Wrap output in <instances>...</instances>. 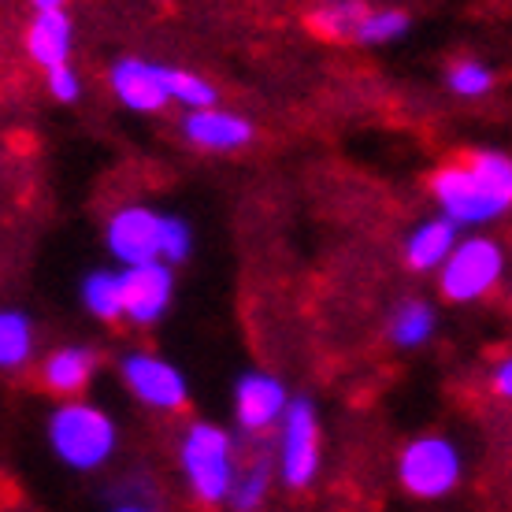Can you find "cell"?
<instances>
[{
	"label": "cell",
	"mask_w": 512,
	"mask_h": 512,
	"mask_svg": "<svg viewBox=\"0 0 512 512\" xmlns=\"http://www.w3.org/2000/svg\"><path fill=\"white\" fill-rule=\"evenodd\" d=\"M49 446L56 461L67 464L71 472H97L116 457L119 427L116 420L82 397H67L60 409L49 416Z\"/></svg>",
	"instance_id": "cell-1"
},
{
	"label": "cell",
	"mask_w": 512,
	"mask_h": 512,
	"mask_svg": "<svg viewBox=\"0 0 512 512\" xmlns=\"http://www.w3.org/2000/svg\"><path fill=\"white\" fill-rule=\"evenodd\" d=\"M179 468L193 501H201V505H227L234 472H238L234 438L219 423H190L179 446Z\"/></svg>",
	"instance_id": "cell-2"
},
{
	"label": "cell",
	"mask_w": 512,
	"mask_h": 512,
	"mask_svg": "<svg viewBox=\"0 0 512 512\" xmlns=\"http://www.w3.org/2000/svg\"><path fill=\"white\" fill-rule=\"evenodd\" d=\"M464 479V457L446 435H420L397 457V483L416 501L449 498Z\"/></svg>",
	"instance_id": "cell-3"
},
{
	"label": "cell",
	"mask_w": 512,
	"mask_h": 512,
	"mask_svg": "<svg viewBox=\"0 0 512 512\" xmlns=\"http://www.w3.org/2000/svg\"><path fill=\"white\" fill-rule=\"evenodd\" d=\"M323 464V435L316 405L305 397H290L279 420V446H275V475L286 490H308L316 483Z\"/></svg>",
	"instance_id": "cell-4"
},
{
	"label": "cell",
	"mask_w": 512,
	"mask_h": 512,
	"mask_svg": "<svg viewBox=\"0 0 512 512\" xmlns=\"http://www.w3.org/2000/svg\"><path fill=\"white\" fill-rule=\"evenodd\" d=\"M501 275H505V249L494 238H457L449 256L438 268V286L449 301L468 305V301H483L490 290H498Z\"/></svg>",
	"instance_id": "cell-5"
},
{
	"label": "cell",
	"mask_w": 512,
	"mask_h": 512,
	"mask_svg": "<svg viewBox=\"0 0 512 512\" xmlns=\"http://www.w3.org/2000/svg\"><path fill=\"white\" fill-rule=\"evenodd\" d=\"M431 193H435L442 219H449L457 231H461V227H483V223H494L498 216L509 212V208L501 205L498 197L479 182V175L468 167V160L438 167L435 179H431Z\"/></svg>",
	"instance_id": "cell-6"
},
{
	"label": "cell",
	"mask_w": 512,
	"mask_h": 512,
	"mask_svg": "<svg viewBox=\"0 0 512 512\" xmlns=\"http://www.w3.org/2000/svg\"><path fill=\"white\" fill-rule=\"evenodd\" d=\"M119 372H123V383L134 394V401H141L145 409L179 412L190 401V383H186L182 368L171 364L167 357H160V353L130 349L123 364H119Z\"/></svg>",
	"instance_id": "cell-7"
},
{
	"label": "cell",
	"mask_w": 512,
	"mask_h": 512,
	"mask_svg": "<svg viewBox=\"0 0 512 512\" xmlns=\"http://www.w3.org/2000/svg\"><path fill=\"white\" fill-rule=\"evenodd\" d=\"M119 290H123V316L119 320L134 327H153L167 316L171 297H175V275L167 264H138V268L119 271Z\"/></svg>",
	"instance_id": "cell-8"
},
{
	"label": "cell",
	"mask_w": 512,
	"mask_h": 512,
	"mask_svg": "<svg viewBox=\"0 0 512 512\" xmlns=\"http://www.w3.org/2000/svg\"><path fill=\"white\" fill-rule=\"evenodd\" d=\"M104 245L127 268L160 260V212L145 205L119 208L104 227Z\"/></svg>",
	"instance_id": "cell-9"
},
{
	"label": "cell",
	"mask_w": 512,
	"mask_h": 512,
	"mask_svg": "<svg viewBox=\"0 0 512 512\" xmlns=\"http://www.w3.org/2000/svg\"><path fill=\"white\" fill-rule=\"evenodd\" d=\"M286 405V383L268 372H245L234 386V420L245 435H268L271 427H279Z\"/></svg>",
	"instance_id": "cell-10"
},
{
	"label": "cell",
	"mask_w": 512,
	"mask_h": 512,
	"mask_svg": "<svg viewBox=\"0 0 512 512\" xmlns=\"http://www.w3.org/2000/svg\"><path fill=\"white\" fill-rule=\"evenodd\" d=\"M108 86L116 93V101L138 116H153L160 108H167V67L153 64V60H116L108 71Z\"/></svg>",
	"instance_id": "cell-11"
},
{
	"label": "cell",
	"mask_w": 512,
	"mask_h": 512,
	"mask_svg": "<svg viewBox=\"0 0 512 512\" xmlns=\"http://www.w3.org/2000/svg\"><path fill=\"white\" fill-rule=\"evenodd\" d=\"M182 134L190 145L205 149V153H234V149H245L253 141V123L238 112H227V108H197V112H186L182 119Z\"/></svg>",
	"instance_id": "cell-12"
},
{
	"label": "cell",
	"mask_w": 512,
	"mask_h": 512,
	"mask_svg": "<svg viewBox=\"0 0 512 512\" xmlns=\"http://www.w3.org/2000/svg\"><path fill=\"white\" fill-rule=\"evenodd\" d=\"M71 49H75V23L64 8H49V12H38L34 23L26 30V52L38 67H60L71 60Z\"/></svg>",
	"instance_id": "cell-13"
},
{
	"label": "cell",
	"mask_w": 512,
	"mask_h": 512,
	"mask_svg": "<svg viewBox=\"0 0 512 512\" xmlns=\"http://www.w3.org/2000/svg\"><path fill=\"white\" fill-rule=\"evenodd\" d=\"M93 372H97V357L86 346H64L49 353L41 364V383L49 386L52 394L60 397H78L90 386Z\"/></svg>",
	"instance_id": "cell-14"
},
{
	"label": "cell",
	"mask_w": 512,
	"mask_h": 512,
	"mask_svg": "<svg viewBox=\"0 0 512 512\" xmlns=\"http://www.w3.org/2000/svg\"><path fill=\"white\" fill-rule=\"evenodd\" d=\"M453 245H457V227L449 219H423L405 242V264L412 271H438Z\"/></svg>",
	"instance_id": "cell-15"
},
{
	"label": "cell",
	"mask_w": 512,
	"mask_h": 512,
	"mask_svg": "<svg viewBox=\"0 0 512 512\" xmlns=\"http://www.w3.org/2000/svg\"><path fill=\"white\" fill-rule=\"evenodd\" d=\"M34 357V323L19 308H0V372H19Z\"/></svg>",
	"instance_id": "cell-16"
},
{
	"label": "cell",
	"mask_w": 512,
	"mask_h": 512,
	"mask_svg": "<svg viewBox=\"0 0 512 512\" xmlns=\"http://www.w3.org/2000/svg\"><path fill=\"white\" fill-rule=\"evenodd\" d=\"M271 479H275V468L268 461H249L238 464L231 483V494H227V505L234 512H256L271 494Z\"/></svg>",
	"instance_id": "cell-17"
},
{
	"label": "cell",
	"mask_w": 512,
	"mask_h": 512,
	"mask_svg": "<svg viewBox=\"0 0 512 512\" xmlns=\"http://www.w3.org/2000/svg\"><path fill=\"white\" fill-rule=\"evenodd\" d=\"M435 327V308L427 305V301H405L394 312V320H390V338L401 349H420L431 342Z\"/></svg>",
	"instance_id": "cell-18"
},
{
	"label": "cell",
	"mask_w": 512,
	"mask_h": 512,
	"mask_svg": "<svg viewBox=\"0 0 512 512\" xmlns=\"http://www.w3.org/2000/svg\"><path fill=\"white\" fill-rule=\"evenodd\" d=\"M364 4L360 0H327L320 4L316 12H312V30L320 34V38H331V41H346V38H357V26L364 19Z\"/></svg>",
	"instance_id": "cell-19"
},
{
	"label": "cell",
	"mask_w": 512,
	"mask_h": 512,
	"mask_svg": "<svg viewBox=\"0 0 512 512\" xmlns=\"http://www.w3.org/2000/svg\"><path fill=\"white\" fill-rule=\"evenodd\" d=\"M82 305L90 308L97 320L116 323L123 316V290H119V271H90L82 279Z\"/></svg>",
	"instance_id": "cell-20"
},
{
	"label": "cell",
	"mask_w": 512,
	"mask_h": 512,
	"mask_svg": "<svg viewBox=\"0 0 512 512\" xmlns=\"http://www.w3.org/2000/svg\"><path fill=\"white\" fill-rule=\"evenodd\" d=\"M464 160H468V167L479 175V182L498 197L501 205L509 208L512 205V160H509V153H498V149H479V153H468Z\"/></svg>",
	"instance_id": "cell-21"
},
{
	"label": "cell",
	"mask_w": 512,
	"mask_h": 512,
	"mask_svg": "<svg viewBox=\"0 0 512 512\" xmlns=\"http://www.w3.org/2000/svg\"><path fill=\"white\" fill-rule=\"evenodd\" d=\"M167 101L182 104L186 112H197V108H212V104H216V86H212L208 78L193 75V71L167 67Z\"/></svg>",
	"instance_id": "cell-22"
},
{
	"label": "cell",
	"mask_w": 512,
	"mask_h": 512,
	"mask_svg": "<svg viewBox=\"0 0 512 512\" xmlns=\"http://www.w3.org/2000/svg\"><path fill=\"white\" fill-rule=\"evenodd\" d=\"M409 30V15L397 12V8H379V12H364L357 26V41L364 45H386V41H397Z\"/></svg>",
	"instance_id": "cell-23"
},
{
	"label": "cell",
	"mask_w": 512,
	"mask_h": 512,
	"mask_svg": "<svg viewBox=\"0 0 512 512\" xmlns=\"http://www.w3.org/2000/svg\"><path fill=\"white\" fill-rule=\"evenodd\" d=\"M449 90L464 97V101H475V97H487L494 90V71L479 60H461V64L449 67Z\"/></svg>",
	"instance_id": "cell-24"
},
{
	"label": "cell",
	"mask_w": 512,
	"mask_h": 512,
	"mask_svg": "<svg viewBox=\"0 0 512 512\" xmlns=\"http://www.w3.org/2000/svg\"><path fill=\"white\" fill-rule=\"evenodd\" d=\"M193 253V231L182 216H160V264H186Z\"/></svg>",
	"instance_id": "cell-25"
},
{
	"label": "cell",
	"mask_w": 512,
	"mask_h": 512,
	"mask_svg": "<svg viewBox=\"0 0 512 512\" xmlns=\"http://www.w3.org/2000/svg\"><path fill=\"white\" fill-rule=\"evenodd\" d=\"M45 86H49V97L60 104H71L82 97V78L71 64H60V67H49L45 71Z\"/></svg>",
	"instance_id": "cell-26"
},
{
	"label": "cell",
	"mask_w": 512,
	"mask_h": 512,
	"mask_svg": "<svg viewBox=\"0 0 512 512\" xmlns=\"http://www.w3.org/2000/svg\"><path fill=\"white\" fill-rule=\"evenodd\" d=\"M490 390L498 397H509L512 394V360L501 357L494 368H490Z\"/></svg>",
	"instance_id": "cell-27"
},
{
	"label": "cell",
	"mask_w": 512,
	"mask_h": 512,
	"mask_svg": "<svg viewBox=\"0 0 512 512\" xmlns=\"http://www.w3.org/2000/svg\"><path fill=\"white\" fill-rule=\"evenodd\" d=\"M108 512H156L153 505H145V501L130 498V501H119V505H112Z\"/></svg>",
	"instance_id": "cell-28"
},
{
	"label": "cell",
	"mask_w": 512,
	"mask_h": 512,
	"mask_svg": "<svg viewBox=\"0 0 512 512\" xmlns=\"http://www.w3.org/2000/svg\"><path fill=\"white\" fill-rule=\"evenodd\" d=\"M38 4V12H49V8H64L67 0H34Z\"/></svg>",
	"instance_id": "cell-29"
}]
</instances>
